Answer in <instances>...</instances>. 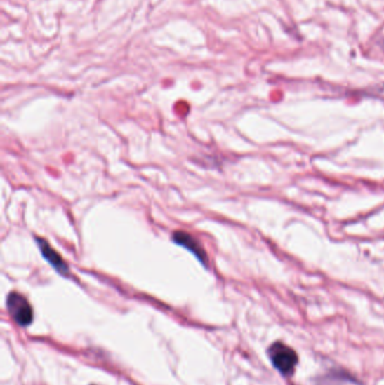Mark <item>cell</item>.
Returning a JSON list of instances; mask_svg holds the SVG:
<instances>
[{"mask_svg": "<svg viewBox=\"0 0 384 385\" xmlns=\"http://www.w3.org/2000/svg\"><path fill=\"white\" fill-rule=\"evenodd\" d=\"M173 240L177 245H182L184 248L191 251L192 254L195 255V257L203 265L208 264V255L205 252L199 240L195 239L192 234L184 231H176L173 234Z\"/></svg>", "mask_w": 384, "mask_h": 385, "instance_id": "cell-4", "label": "cell"}, {"mask_svg": "<svg viewBox=\"0 0 384 385\" xmlns=\"http://www.w3.org/2000/svg\"><path fill=\"white\" fill-rule=\"evenodd\" d=\"M7 309L15 323L20 327H27L33 321V309L22 294L12 292L7 297Z\"/></svg>", "mask_w": 384, "mask_h": 385, "instance_id": "cell-2", "label": "cell"}, {"mask_svg": "<svg viewBox=\"0 0 384 385\" xmlns=\"http://www.w3.org/2000/svg\"><path fill=\"white\" fill-rule=\"evenodd\" d=\"M35 243L39 245L41 252H42L44 259H46L50 265L53 267L55 271L60 275H69L70 273V269H69L68 264L66 263V260L63 259L60 254L55 249L52 248L50 243L46 240L42 239V238H35Z\"/></svg>", "mask_w": 384, "mask_h": 385, "instance_id": "cell-3", "label": "cell"}, {"mask_svg": "<svg viewBox=\"0 0 384 385\" xmlns=\"http://www.w3.org/2000/svg\"><path fill=\"white\" fill-rule=\"evenodd\" d=\"M274 367L284 377H291L298 364V355L293 349L283 342H275L268 351Z\"/></svg>", "mask_w": 384, "mask_h": 385, "instance_id": "cell-1", "label": "cell"}]
</instances>
